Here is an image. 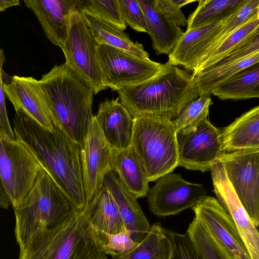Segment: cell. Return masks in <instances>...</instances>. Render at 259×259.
<instances>
[{
  "label": "cell",
  "instance_id": "obj_17",
  "mask_svg": "<svg viewBox=\"0 0 259 259\" xmlns=\"http://www.w3.org/2000/svg\"><path fill=\"white\" fill-rule=\"evenodd\" d=\"M37 18L46 37L61 49L67 40L71 16L79 10V0H24Z\"/></svg>",
  "mask_w": 259,
  "mask_h": 259
},
{
  "label": "cell",
  "instance_id": "obj_34",
  "mask_svg": "<svg viewBox=\"0 0 259 259\" xmlns=\"http://www.w3.org/2000/svg\"><path fill=\"white\" fill-rule=\"evenodd\" d=\"M186 233L203 259H227L200 223L194 217Z\"/></svg>",
  "mask_w": 259,
  "mask_h": 259
},
{
  "label": "cell",
  "instance_id": "obj_20",
  "mask_svg": "<svg viewBox=\"0 0 259 259\" xmlns=\"http://www.w3.org/2000/svg\"><path fill=\"white\" fill-rule=\"evenodd\" d=\"M224 20L186 30L168 55V61L174 65L182 66L193 71L199 60L211 45Z\"/></svg>",
  "mask_w": 259,
  "mask_h": 259
},
{
  "label": "cell",
  "instance_id": "obj_8",
  "mask_svg": "<svg viewBox=\"0 0 259 259\" xmlns=\"http://www.w3.org/2000/svg\"><path fill=\"white\" fill-rule=\"evenodd\" d=\"M43 169L38 160L23 144L0 133L1 184L13 208L29 193Z\"/></svg>",
  "mask_w": 259,
  "mask_h": 259
},
{
  "label": "cell",
  "instance_id": "obj_4",
  "mask_svg": "<svg viewBox=\"0 0 259 259\" xmlns=\"http://www.w3.org/2000/svg\"><path fill=\"white\" fill-rule=\"evenodd\" d=\"M19 246L18 259H98L104 253L96 230L78 210Z\"/></svg>",
  "mask_w": 259,
  "mask_h": 259
},
{
  "label": "cell",
  "instance_id": "obj_37",
  "mask_svg": "<svg viewBox=\"0 0 259 259\" xmlns=\"http://www.w3.org/2000/svg\"><path fill=\"white\" fill-rule=\"evenodd\" d=\"M127 25L138 32H147L145 15L138 0H118Z\"/></svg>",
  "mask_w": 259,
  "mask_h": 259
},
{
  "label": "cell",
  "instance_id": "obj_24",
  "mask_svg": "<svg viewBox=\"0 0 259 259\" xmlns=\"http://www.w3.org/2000/svg\"><path fill=\"white\" fill-rule=\"evenodd\" d=\"M112 165V170L137 199L148 195L149 182L131 146L120 151L113 149Z\"/></svg>",
  "mask_w": 259,
  "mask_h": 259
},
{
  "label": "cell",
  "instance_id": "obj_25",
  "mask_svg": "<svg viewBox=\"0 0 259 259\" xmlns=\"http://www.w3.org/2000/svg\"><path fill=\"white\" fill-rule=\"evenodd\" d=\"M258 62L259 52L199 72L194 77L199 97L210 96L211 92L219 85Z\"/></svg>",
  "mask_w": 259,
  "mask_h": 259
},
{
  "label": "cell",
  "instance_id": "obj_7",
  "mask_svg": "<svg viewBox=\"0 0 259 259\" xmlns=\"http://www.w3.org/2000/svg\"><path fill=\"white\" fill-rule=\"evenodd\" d=\"M98 45L82 12L76 10L71 16L69 33L62 50L66 65L95 95L106 89L102 79Z\"/></svg>",
  "mask_w": 259,
  "mask_h": 259
},
{
  "label": "cell",
  "instance_id": "obj_29",
  "mask_svg": "<svg viewBox=\"0 0 259 259\" xmlns=\"http://www.w3.org/2000/svg\"><path fill=\"white\" fill-rule=\"evenodd\" d=\"M243 0H200L195 11L187 19L186 30L224 20Z\"/></svg>",
  "mask_w": 259,
  "mask_h": 259
},
{
  "label": "cell",
  "instance_id": "obj_35",
  "mask_svg": "<svg viewBox=\"0 0 259 259\" xmlns=\"http://www.w3.org/2000/svg\"><path fill=\"white\" fill-rule=\"evenodd\" d=\"M94 229L103 252L106 255H110L113 259L126 254L139 244L132 238L127 231L113 234Z\"/></svg>",
  "mask_w": 259,
  "mask_h": 259
},
{
  "label": "cell",
  "instance_id": "obj_45",
  "mask_svg": "<svg viewBox=\"0 0 259 259\" xmlns=\"http://www.w3.org/2000/svg\"><path fill=\"white\" fill-rule=\"evenodd\" d=\"M258 16H259V13H258Z\"/></svg>",
  "mask_w": 259,
  "mask_h": 259
},
{
  "label": "cell",
  "instance_id": "obj_41",
  "mask_svg": "<svg viewBox=\"0 0 259 259\" xmlns=\"http://www.w3.org/2000/svg\"><path fill=\"white\" fill-rule=\"evenodd\" d=\"M0 205L1 207L4 209H8L10 205H12L10 198L5 190L3 186L1 184V192H0Z\"/></svg>",
  "mask_w": 259,
  "mask_h": 259
},
{
  "label": "cell",
  "instance_id": "obj_30",
  "mask_svg": "<svg viewBox=\"0 0 259 259\" xmlns=\"http://www.w3.org/2000/svg\"><path fill=\"white\" fill-rule=\"evenodd\" d=\"M259 26V18L254 19L241 27L217 46L197 62L192 74L194 77L199 72L223 59Z\"/></svg>",
  "mask_w": 259,
  "mask_h": 259
},
{
  "label": "cell",
  "instance_id": "obj_5",
  "mask_svg": "<svg viewBox=\"0 0 259 259\" xmlns=\"http://www.w3.org/2000/svg\"><path fill=\"white\" fill-rule=\"evenodd\" d=\"M76 210L50 175L43 169L29 193L14 208L17 243L20 245L35 234L57 226Z\"/></svg>",
  "mask_w": 259,
  "mask_h": 259
},
{
  "label": "cell",
  "instance_id": "obj_40",
  "mask_svg": "<svg viewBox=\"0 0 259 259\" xmlns=\"http://www.w3.org/2000/svg\"><path fill=\"white\" fill-rule=\"evenodd\" d=\"M5 92L3 84L0 83V133L12 139H15L14 131L12 130L9 121L5 103Z\"/></svg>",
  "mask_w": 259,
  "mask_h": 259
},
{
  "label": "cell",
  "instance_id": "obj_9",
  "mask_svg": "<svg viewBox=\"0 0 259 259\" xmlns=\"http://www.w3.org/2000/svg\"><path fill=\"white\" fill-rule=\"evenodd\" d=\"M98 54L103 84L116 91L151 78L163 64L105 44Z\"/></svg>",
  "mask_w": 259,
  "mask_h": 259
},
{
  "label": "cell",
  "instance_id": "obj_22",
  "mask_svg": "<svg viewBox=\"0 0 259 259\" xmlns=\"http://www.w3.org/2000/svg\"><path fill=\"white\" fill-rule=\"evenodd\" d=\"M81 212L97 230L113 234L126 231L116 203L104 185L87 201Z\"/></svg>",
  "mask_w": 259,
  "mask_h": 259
},
{
  "label": "cell",
  "instance_id": "obj_11",
  "mask_svg": "<svg viewBox=\"0 0 259 259\" xmlns=\"http://www.w3.org/2000/svg\"><path fill=\"white\" fill-rule=\"evenodd\" d=\"M192 209L227 259H252L233 220L216 198L206 196Z\"/></svg>",
  "mask_w": 259,
  "mask_h": 259
},
{
  "label": "cell",
  "instance_id": "obj_42",
  "mask_svg": "<svg viewBox=\"0 0 259 259\" xmlns=\"http://www.w3.org/2000/svg\"><path fill=\"white\" fill-rule=\"evenodd\" d=\"M20 5V1L18 0H0V11H5L9 7Z\"/></svg>",
  "mask_w": 259,
  "mask_h": 259
},
{
  "label": "cell",
  "instance_id": "obj_33",
  "mask_svg": "<svg viewBox=\"0 0 259 259\" xmlns=\"http://www.w3.org/2000/svg\"><path fill=\"white\" fill-rule=\"evenodd\" d=\"M79 10L113 26L124 30L126 24L118 0H79Z\"/></svg>",
  "mask_w": 259,
  "mask_h": 259
},
{
  "label": "cell",
  "instance_id": "obj_13",
  "mask_svg": "<svg viewBox=\"0 0 259 259\" xmlns=\"http://www.w3.org/2000/svg\"><path fill=\"white\" fill-rule=\"evenodd\" d=\"M178 166L203 172L210 171L222 153L221 131L208 118L193 132L177 134Z\"/></svg>",
  "mask_w": 259,
  "mask_h": 259
},
{
  "label": "cell",
  "instance_id": "obj_19",
  "mask_svg": "<svg viewBox=\"0 0 259 259\" xmlns=\"http://www.w3.org/2000/svg\"><path fill=\"white\" fill-rule=\"evenodd\" d=\"M103 185L116 203L126 231L132 238L139 243L148 233L151 226L137 198L123 185L113 170L105 176Z\"/></svg>",
  "mask_w": 259,
  "mask_h": 259
},
{
  "label": "cell",
  "instance_id": "obj_43",
  "mask_svg": "<svg viewBox=\"0 0 259 259\" xmlns=\"http://www.w3.org/2000/svg\"><path fill=\"white\" fill-rule=\"evenodd\" d=\"M176 4L181 8L182 7L189 3L195 2L194 0H174Z\"/></svg>",
  "mask_w": 259,
  "mask_h": 259
},
{
  "label": "cell",
  "instance_id": "obj_14",
  "mask_svg": "<svg viewBox=\"0 0 259 259\" xmlns=\"http://www.w3.org/2000/svg\"><path fill=\"white\" fill-rule=\"evenodd\" d=\"M80 146L82 181L87 201L103 185L112 170L113 149L94 115Z\"/></svg>",
  "mask_w": 259,
  "mask_h": 259
},
{
  "label": "cell",
  "instance_id": "obj_21",
  "mask_svg": "<svg viewBox=\"0 0 259 259\" xmlns=\"http://www.w3.org/2000/svg\"><path fill=\"white\" fill-rule=\"evenodd\" d=\"M138 1L144 12L147 33L150 36L155 54L169 55L184 32L159 11L154 0Z\"/></svg>",
  "mask_w": 259,
  "mask_h": 259
},
{
  "label": "cell",
  "instance_id": "obj_32",
  "mask_svg": "<svg viewBox=\"0 0 259 259\" xmlns=\"http://www.w3.org/2000/svg\"><path fill=\"white\" fill-rule=\"evenodd\" d=\"M212 104L210 96L199 97L185 105L179 116L172 122L178 133L188 134L194 131L207 118L209 106Z\"/></svg>",
  "mask_w": 259,
  "mask_h": 259
},
{
  "label": "cell",
  "instance_id": "obj_36",
  "mask_svg": "<svg viewBox=\"0 0 259 259\" xmlns=\"http://www.w3.org/2000/svg\"><path fill=\"white\" fill-rule=\"evenodd\" d=\"M172 247L170 259H203L189 235L165 230Z\"/></svg>",
  "mask_w": 259,
  "mask_h": 259
},
{
  "label": "cell",
  "instance_id": "obj_18",
  "mask_svg": "<svg viewBox=\"0 0 259 259\" xmlns=\"http://www.w3.org/2000/svg\"><path fill=\"white\" fill-rule=\"evenodd\" d=\"M95 117L111 148L120 151L131 146L134 118L119 97L101 102Z\"/></svg>",
  "mask_w": 259,
  "mask_h": 259
},
{
  "label": "cell",
  "instance_id": "obj_1",
  "mask_svg": "<svg viewBox=\"0 0 259 259\" xmlns=\"http://www.w3.org/2000/svg\"><path fill=\"white\" fill-rule=\"evenodd\" d=\"M13 127L16 139L36 157L75 208L81 210L87 199L80 145L57 126L47 130L21 109L16 111Z\"/></svg>",
  "mask_w": 259,
  "mask_h": 259
},
{
  "label": "cell",
  "instance_id": "obj_26",
  "mask_svg": "<svg viewBox=\"0 0 259 259\" xmlns=\"http://www.w3.org/2000/svg\"><path fill=\"white\" fill-rule=\"evenodd\" d=\"M211 94L222 100L259 98V62L219 85Z\"/></svg>",
  "mask_w": 259,
  "mask_h": 259
},
{
  "label": "cell",
  "instance_id": "obj_16",
  "mask_svg": "<svg viewBox=\"0 0 259 259\" xmlns=\"http://www.w3.org/2000/svg\"><path fill=\"white\" fill-rule=\"evenodd\" d=\"M1 82L16 111L21 109L44 128L54 130L53 116L39 80L14 75L8 83Z\"/></svg>",
  "mask_w": 259,
  "mask_h": 259
},
{
  "label": "cell",
  "instance_id": "obj_10",
  "mask_svg": "<svg viewBox=\"0 0 259 259\" xmlns=\"http://www.w3.org/2000/svg\"><path fill=\"white\" fill-rule=\"evenodd\" d=\"M256 227H259V149L222 152L218 160Z\"/></svg>",
  "mask_w": 259,
  "mask_h": 259
},
{
  "label": "cell",
  "instance_id": "obj_39",
  "mask_svg": "<svg viewBox=\"0 0 259 259\" xmlns=\"http://www.w3.org/2000/svg\"><path fill=\"white\" fill-rule=\"evenodd\" d=\"M159 11L178 26H187V19L174 0H154Z\"/></svg>",
  "mask_w": 259,
  "mask_h": 259
},
{
  "label": "cell",
  "instance_id": "obj_27",
  "mask_svg": "<svg viewBox=\"0 0 259 259\" xmlns=\"http://www.w3.org/2000/svg\"><path fill=\"white\" fill-rule=\"evenodd\" d=\"M82 13L99 45H107L123 50L139 57L149 59L148 53L145 50L143 46L138 41H133L124 30L88 14L83 12Z\"/></svg>",
  "mask_w": 259,
  "mask_h": 259
},
{
  "label": "cell",
  "instance_id": "obj_23",
  "mask_svg": "<svg viewBox=\"0 0 259 259\" xmlns=\"http://www.w3.org/2000/svg\"><path fill=\"white\" fill-rule=\"evenodd\" d=\"M222 152L259 149V106L254 107L221 131Z\"/></svg>",
  "mask_w": 259,
  "mask_h": 259
},
{
  "label": "cell",
  "instance_id": "obj_38",
  "mask_svg": "<svg viewBox=\"0 0 259 259\" xmlns=\"http://www.w3.org/2000/svg\"><path fill=\"white\" fill-rule=\"evenodd\" d=\"M257 52H259V26L223 59L212 66L240 60Z\"/></svg>",
  "mask_w": 259,
  "mask_h": 259
},
{
  "label": "cell",
  "instance_id": "obj_12",
  "mask_svg": "<svg viewBox=\"0 0 259 259\" xmlns=\"http://www.w3.org/2000/svg\"><path fill=\"white\" fill-rule=\"evenodd\" d=\"M206 196L202 184L188 182L181 175L170 172L158 179L149 190L148 202L154 214L165 217L192 208Z\"/></svg>",
  "mask_w": 259,
  "mask_h": 259
},
{
  "label": "cell",
  "instance_id": "obj_2",
  "mask_svg": "<svg viewBox=\"0 0 259 259\" xmlns=\"http://www.w3.org/2000/svg\"><path fill=\"white\" fill-rule=\"evenodd\" d=\"M116 92L133 118L172 120L186 104L199 97L192 75L168 61L151 78Z\"/></svg>",
  "mask_w": 259,
  "mask_h": 259
},
{
  "label": "cell",
  "instance_id": "obj_28",
  "mask_svg": "<svg viewBox=\"0 0 259 259\" xmlns=\"http://www.w3.org/2000/svg\"><path fill=\"white\" fill-rule=\"evenodd\" d=\"M172 254L169 237L161 224L156 223L136 247L116 259H170Z\"/></svg>",
  "mask_w": 259,
  "mask_h": 259
},
{
  "label": "cell",
  "instance_id": "obj_6",
  "mask_svg": "<svg viewBox=\"0 0 259 259\" xmlns=\"http://www.w3.org/2000/svg\"><path fill=\"white\" fill-rule=\"evenodd\" d=\"M131 147L149 182L172 172L178 166L177 133L172 120L150 117L134 118Z\"/></svg>",
  "mask_w": 259,
  "mask_h": 259
},
{
  "label": "cell",
  "instance_id": "obj_3",
  "mask_svg": "<svg viewBox=\"0 0 259 259\" xmlns=\"http://www.w3.org/2000/svg\"><path fill=\"white\" fill-rule=\"evenodd\" d=\"M55 126L80 145L92 118L94 94L66 65H55L39 80Z\"/></svg>",
  "mask_w": 259,
  "mask_h": 259
},
{
  "label": "cell",
  "instance_id": "obj_15",
  "mask_svg": "<svg viewBox=\"0 0 259 259\" xmlns=\"http://www.w3.org/2000/svg\"><path fill=\"white\" fill-rule=\"evenodd\" d=\"M210 171L216 199L233 220L252 259H259V232L237 196L221 163Z\"/></svg>",
  "mask_w": 259,
  "mask_h": 259
},
{
  "label": "cell",
  "instance_id": "obj_44",
  "mask_svg": "<svg viewBox=\"0 0 259 259\" xmlns=\"http://www.w3.org/2000/svg\"><path fill=\"white\" fill-rule=\"evenodd\" d=\"M98 259H108L106 254L105 253L102 254Z\"/></svg>",
  "mask_w": 259,
  "mask_h": 259
},
{
  "label": "cell",
  "instance_id": "obj_31",
  "mask_svg": "<svg viewBox=\"0 0 259 259\" xmlns=\"http://www.w3.org/2000/svg\"><path fill=\"white\" fill-rule=\"evenodd\" d=\"M258 13L259 0H243L235 10L224 20L211 45L200 59L241 27L259 18Z\"/></svg>",
  "mask_w": 259,
  "mask_h": 259
}]
</instances>
